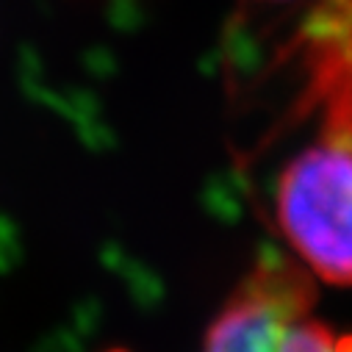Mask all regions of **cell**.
<instances>
[{"label":"cell","instance_id":"cell-1","mask_svg":"<svg viewBox=\"0 0 352 352\" xmlns=\"http://www.w3.org/2000/svg\"><path fill=\"white\" fill-rule=\"evenodd\" d=\"M294 45L316 128L280 172L275 219L319 280L352 286V0H319Z\"/></svg>","mask_w":352,"mask_h":352},{"label":"cell","instance_id":"cell-2","mask_svg":"<svg viewBox=\"0 0 352 352\" xmlns=\"http://www.w3.org/2000/svg\"><path fill=\"white\" fill-rule=\"evenodd\" d=\"M316 275L270 252L208 327L203 352H352V336L316 316Z\"/></svg>","mask_w":352,"mask_h":352},{"label":"cell","instance_id":"cell-3","mask_svg":"<svg viewBox=\"0 0 352 352\" xmlns=\"http://www.w3.org/2000/svg\"><path fill=\"white\" fill-rule=\"evenodd\" d=\"M252 3H280V0H252Z\"/></svg>","mask_w":352,"mask_h":352}]
</instances>
